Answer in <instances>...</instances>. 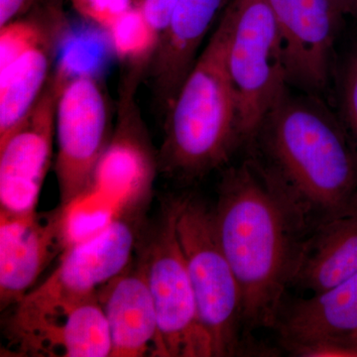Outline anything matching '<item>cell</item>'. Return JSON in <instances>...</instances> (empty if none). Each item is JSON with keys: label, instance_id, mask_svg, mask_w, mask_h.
<instances>
[{"label": "cell", "instance_id": "8fae6325", "mask_svg": "<svg viewBox=\"0 0 357 357\" xmlns=\"http://www.w3.org/2000/svg\"><path fill=\"white\" fill-rule=\"evenodd\" d=\"M70 210L0 211V307H13L31 291L54 258L73 243Z\"/></svg>", "mask_w": 357, "mask_h": 357}, {"label": "cell", "instance_id": "ba28073f", "mask_svg": "<svg viewBox=\"0 0 357 357\" xmlns=\"http://www.w3.org/2000/svg\"><path fill=\"white\" fill-rule=\"evenodd\" d=\"M58 77L55 172L59 206L72 210L95 185L96 171L109 146V109L102 89L91 75Z\"/></svg>", "mask_w": 357, "mask_h": 357}, {"label": "cell", "instance_id": "9c48e42d", "mask_svg": "<svg viewBox=\"0 0 357 357\" xmlns=\"http://www.w3.org/2000/svg\"><path fill=\"white\" fill-rule=\"evenodd\" d=\"M6 321L9 347L18 356L110 357L112 342L98 296L13 306Z\"/></svg>", "mask_w": 357, "mask_h": 357}, {"label": "cell", "instance_id": "ffe728a7", "mask_svg": "<svg viewBox=\"0 0 357 357\" xmlns=\"http://www.w3.org/2000/svg\"><path fill=\"white\" fill-rule=\"evenodd\" d=\"M337 98L340 121L357 154V40L337 70Z\"/></svg>", "mask_w": 357, "mask_h": 357}, {"label": "cell", "instance_id": "277c9868", "mask_svg": "<svg viewBox=\"0 0 357 357\" xmlns=\"http://www.w3.org/2000/svg\"><path fill=\"white\" fill-rule=\"evenodd\" d=\"M176 229L199 321L210 337L213 356H231L243 321V296L218 241L213 211L192 197L178 198Z\"/></svg>", "mask_w": 357, "mask_h": 357}, {"label": "cell", "instance_id": "30bf717a", "mask_svg": "<svg viewBox=\"0 0 357 357\" xmlns=\"http://www.w3.org/2000/svg\"><path fill=\"white\" fill-rule=\"evenodd\" d=\"M278 26L288 86L319 96L328 89L342 15L332 0H266Z\"/></svg>", "mask_w": 357, "mask_h": 357}, {"label": "cell", "instance_id": "d4e9b609", "mask_svg": "<svg viewBox=\"0 0 357 357\" xmlns=\"http://www.w3.org/2000/svg\"><path fill=\"white\" fill-rule=\"evenodd\" d=\"M342 16H357V0H332Z\"/></svg>", "mask_w": 357, "mask_h": 357}, {"label": "cell", "instance_id": "7c38bea8", "mask_svg": "<svg viewBox=\"0 0 357 357\" xmlns=\"http://www.w3.org/2000/svg\"><path fill=\"white\" fill-rule=\"evenodd\" d=\"M59 86L58 77H51L28 119L0 144V211H37L51 166Z\"/></svg>", "mask_w": 357, "mask_h": 357}, {"label": "cell", "instance_id": "9a60e30c", "mask_svg": "<svg viewBox=\"0 0 357 357\" xmlns=\"http://www.w3.org/2000/svg\"><path fill=\"white\" fill-rule=\"evenodd\" d=\"M225 0H178L151 56L150 77L157 100L168 109L196 64L204 38Z\"/></svg>", "mask_w": 357, "mask_h": 357}, {"label": "cell", "instance_id": "6da1fadb", "mask_svg": "<svg viewBox=\"0 0 357 357\" xmlns=\"http://www.w3.org/2000/svg\"><path fill=\"white\" fill-rule=\"evenodd\" d=\"M213 225L243 296V321L277 325L307 227V213L267 166L250 160L225 174Z\"/></svg>", "mask_w": 357, "mask_h": 357}, {"label": "cell", "instance_id": "52a82bcc", "mask_svg": "<svg viewBox=\"0 0 357 357\" xmlns=\"http://www.w3.org/2000/svg\"><path fill=\"white\" fill-rule=\"evenodd\" d=\"M148 199H121L105 225L73 241L50 276L21 301H79L96 297L103 286L132 263Z\"/></svg>", "mask_w": 357, "mask_h": 357}, {"label": "cell", "instance_id": "8992f818", "mask_svg": "<svg viewBox=\"0 0 357 357\" xmlns=\"http://www.w3.org/2000/svg\"><path fill=\"white\" fill-rule=\"evenodd\" d=\"M178 198L164 203L140 260L153 298L165 357L213 356L177 236Z\"/></svg>", "mask_w": 357, "mask_h": 357}, {"label": "cell", "instance_id": "d6986e66", "mask_svg": "<svg viewBox=\"0 0 357 357\" xmlns=\"http://www.w3.org/2000/svg\"><path fill=\"white\" fill-rule=\"evenodd\" d=\"M35 14L24 15L0 27V72L32 49L51 40L44 23Z\"/></svg>", "mask_w": 357, "mask_h": 357}, {"label": "cell", "instance_id": "3957f363", "mask_svg": "<svg viewBox=\"0 0 357 357\" xmlns=\"http://www.w3.org/2000/svg\"><path fill=\"white\" fill-rule=\"evenodd\" d=\"M231 16L225 9L210 41L167 109L162 171L192 181L227 164L243 142L229 68Z\"/></svg>", "mask_w": 357, "mask_h": 357}, {"label": "cell", "instance_id": "603a6c76", "mask_svg": "<svg viewBox=\"0 0 357 357\" xmlns=\"http://www.w3.org/2000/svg\"><path fill=\"white\" fill-rule=\"evenodd\" d=\"M40 0H0V27L25 15Z\"/></svg>", "mask_w": 357, "mask_h": 357}, {"label": "cell", "instance_id": "7a4b0ae2", "mask_svg": "<svg viewBox=\"0 0 357 357\" xmlns=\"http://www.w3.org/2000/svg\"><path fill=\"white\" fill-rule=\"evenodd\" d=\"M267 167L307 215H337L357 199V154L342 121L319 96L286 89L255 137Z\"/></svg>", "mask_w": 357, "mask_h": 357}, {"label": "cell", "instance_id": "5b68a950", "mask_svg": "<svg viewBox=\"0 0 357 357\" xmlns=\"http://www.w3.org/2000/svg\"><path fill=\"white\" fill-rule=\"evenodd\" d=\"M229 68L244 140L255 139L263 121L288 89L283 47L266 0H231Z\"/></svg>", "mask_w": 357, "mask_h": 357}, {"label": "cell", "instance_id": "cb8c5ba5", "mask_svg": "<svg viewBox=\"0 0 357 357\" xmlns=\"http://www.w3.org/2000/svg\"><path fill=\"white\" fill-rule=\"evenodd\" d=\"M316 357H357V337L344 344L321 351Z\"/></svg>", "mask_w": 357, "mask_h": 357}, {"label": "cell", "instance_id": "4fadbf2b", "mask_svg": "<svg viewBox=\"0 0 357 357\" xmlns=\"http://www.w3.org/2000/svg\"><path fill=\"white\" fill-rule=\"evenodd\" d=\"M98 299L109 326L110 357H165L153 298L140 259L103 286Z\"/></svg>", "mask_w": 357, "mask_h": 357}, {"label": "cell", "instance_id": "2e32d148", "mask_svg": "<svg viewBox=\"0 0 357 357\" xmlns=\"http://www.w3.org/2000/svg\"><path fill=\"white\" fill-rule=\"evenodd\" d=\"M357 274V199L337 215L321 220L305 239L292 282L314 294Z\"/></svg>", "mask_w": 357, "mask_h": 357}, {"label": "cell", "instance_id": "ac0fdd59", "mask_svg": "<svg viewBox=\"0 0 357 357\" xmlns=\"http://www.w3.org/2000/svg\"><path fill=\"white\" fill-rule=\"evenodd\" d=\"M107 31L115 53L123 60L151 57L158 43L159 34L147 20L140 3L129 9Z\"/></svg>", "mask_w": 357, "mask_h": 357}, {"label": "cell", "instance_id": "e0dca14e", "mask_svg": "<svg viewBox=\"0 0 357 357\" xmlns=\"http://www.w3.org/2000/svg\"><path fill=\"white\" fill-rule=\"evenodd\" d=\"M53 39L0 72V144L28 119L50 81Z\"/></svg>", "mask_w": 357, "mask_h": 357}, {"label": "cell", "instance_id": "44dd1931", "mask_svg": "<svg viewBox=\"0 0 357 357\" xmlns=\"http://www.w3.org/2000/svg\"><path fill=\"white\" fill-rule=\"evenodd\" d=\"M77 13L96 25L109 30L124 13L132 8L133 0H70Z\"/></svg>", "mask_w": 357, "mask_h": 357}, {"label": "cell", "instance_id": "5bb4252c", "mask_svg": "<svg viewBox=\"0 0 357 357\" xmlns=\"http://www.w3.org/2000/svg\"><path fill=\"white\" fill-rule=\"evenodd\" d=\"M277 326L281 337L302 356L357 337V274L310 299L282 311Z\"/></svg>", "mask_w": 357, "mask_h": 357}, {"label": "cell", "instance_id": "7402d4cb", "mask_svg": "<svg viewBox=\"0 0 357 357\" xmlns=\"http://www.w3.org/2000/svg\"><path fill=\"white\" fill-rule=\"evenodd\" d=\"M178 0H141L139 2L147 20L158 33L165 29Z\"/></svg>", "mask_w": 357, "mask_h": 357}]
</instances>
